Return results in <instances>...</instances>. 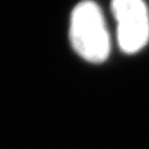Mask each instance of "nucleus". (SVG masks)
<instances>
[{
	"mask_svg": "<svg viewBox=\"0 0 149 149\" xmlns=\"http://www.w3.org/2000/svg\"><path fill=\"white\" fill-rule=\"evenodd\" d=\"M70 40L74 51L88 62L101 63L111 52V37L101 8L92 0L74 6L70 22Z\"/></svg>",
	"mask_w": 149,
	"mask_h": 149,
	"instance_id": "nucleus-1",
	"label": "nucleus"
},
{
	"mask_svg": "<svg viewBox=\"0 0 149 149\" xmlns=\"http://www.w3.org/2000/svg\"><path fill=\"white\" fill-rule=\"evenodd\" d=\"M117 41L125 54L141 51L149 41V11L144 0H112Z\"/></svg>",
	"mask_w": 149,
	"mask_h": 149,
	"instance_id": "nucleus-2",
	"label": "nucleus"
}]
</instances>
